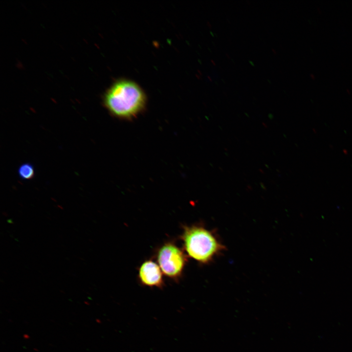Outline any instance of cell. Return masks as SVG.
Returning a JSON list of instances; mask_svg holds the SVG:
<instances>
[{"label": "cell", "instance_id": "obj_4", "mask_svg": "<svg viewBox=\"0 0 352 352\" xmlns=\"http://www.w3.org/2000/svg\"><path fill=\"white\" fill-rule=\"evenodd\" d=\"M141 283L150 287L161 288L164 285L162 271L159 265L152 260L144 262L138 270Z\"/></svg>", "mask_w": 352, "mask_h": 352}, {"label": "cell", "instance_id": "obj_5", "mask_svg": "<svg viewBox=\"0 0 352 352\" xmlns=\"http://www.w3.org/2000/svg\"><path fill=\"white\" fill-rule=\"evenodd\" d=\"M19 176L23 180L32 179L35 176V169L33 166L28 163H23L18 169Z\"/></svg>", "mask_w": 352, "mask_h": 352}, {"label": "cell", "instance_id": "obj_1", "mask_svg": "<svg viewBox=\"0 0 352 352\" xmlns=\"http://www.w3.org/2000/svg\"><path fill=\"white\" fill-rule=\"evenodd\" d=\"M146 98L135 83L121 80L112 85L103 98L106 108L113 116L124 119L136 117L144 108Z\"/></svg>", "mask_w": 352, "mask_h": 352}, {"label": "cell", "instance_id": "obj_3", "mask_svg": "<svg viewBox=\"0 0 352 352\" xmlns=\"http://www.w3.org/2000/svg\"><path fill=\"white\" fill-rule=\"evenodd\" d=\"M157 260L164 274L174 279L180 277L187 262L183 251L172 242H167L160 247Z\"/></svg>", "mask_w": 352, "mask_h": 352}, {"label": "cell", "instance_id": "obj_2", "mask_svg": "<svg viewBox=\"0 0 352 352\" xmlns=\"http://www.w3.org/2000/svg\"><path fill=\"white\" fill-rule=\"evenodd\" d=\"M181 238L188 255L201 264L211 262L224 249L216 235L203 226H184Z\"/></svg>", "mask_w": 352, "mask_h": 352}]
</instances>
